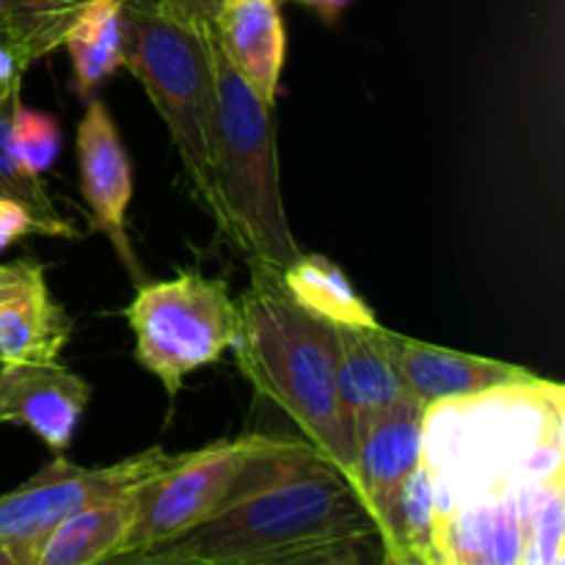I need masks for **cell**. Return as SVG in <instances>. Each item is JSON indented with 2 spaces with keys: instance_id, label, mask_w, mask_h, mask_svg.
<instances>
[{
  "instance_id": "6da1fadb",
  "label": "cell",
  "mask_w": 565,
  "mask_h": 565,
  "mask_svg": "<svg viewBox=\"0 0 565 565\" xmlns=\"http://www.w3.org/2000/svg\"><path fill=\"white\" fill-rule=\"evenodd\" d=\"M379 539L345 475L307 439L265 456L207 522L169 546L224 563H290Z\"/></svg>"
},
{
  "instance_id": "7a4b0ae2",
  "label": "cell",
  "mask_w": 565,
  "mask_h": 565,
  "mask_svg": "<svg viewBox=\"0 0 565 565\" xmlns=\"http://www.w3.org/2000/svg\"><path fill=\"white\" fill-rule=\"evenodd\" d=\"M252 281L237 298V367L279 406L303 439L353 486V439L337 392L334 326L309 315L268 265L248 263Z\"/></svg>"
},
{
  "instance_id": "3957f363",
  "label": "cell",
  "mask_w": 565,
  "mask_h": 565,
  "mask_svg": "<svg viewBox=\"0 0 565 565\" xmlns=\"http://www.w3.org/2000/svg\"><path fill=\"white\" fill-rule=\"evenodd\" d=\"M213 81V218L248 263L281 270L301 254V246L281 199L274 108L232 70L215 39Z\"/></svg>"
},
{
  "instance_id": "277c9868",
  "label": "cell",
  "mask_w": 565,
  "mask_h": 565,
  "mask_svg": "<svg viewBox=\"0 0 565 565\" xmlns=\"http://www.w3.org/2000/svg\"><path fill=\"white\" fill-rule=\"evenodd\" d=\"M125 61L169 127L199 202L213 215V33L210 22L185 20L163 0H121Z\"/></svg>"
},
{
  "instance_id": "5b68a950",
  "label": "cell",
  "mask_w": 565,
  "mask_h": 565,
  "mask_svg": "<svg viewBox=\"0 0 565 565\" xmlns=\"http://www.w3.org/2000/svg\"><path fill=\"white\" fill-rule=\"evenodd\" d=\"M125 318L136 334V362L169 397L180 395L188 375L232 351L237 334L230 285L196 268L166 281H143Z\"/></svg>"
},
{
  "instance_id": "8992f818",
  "label": "cell",
  "mask_w": 565,
  "mask_h": 565,
  "mask_svg": "<svg viewBox=\"0 0 565 565\" xmlns=\"http://www.w3.org/2000/svg\"><path fill=\"white\" fill-rule=\"evenodd\" d=\"M290 441L246 434L174 456L169 467L138 486L136 522L121 550L171 544L188 530L207 522L226 505L259 458L285 450Z\"/></svg>"
},
{
  "instance_id": "52a82bcc",
  "label": "cell",
  "mask_w": 565,
  "mask_h": 565,
  "mask_svg": "<svg viewBox=\"0 0 565 565\" xmlns=\"http://www.w3.org/2000/svg\"><path fill=\"white\" fill-rule=\"evenodd\" d=\"M174 452L149 447L108 467H81L55 452L31 480L0 494V546L20 565H36L44 541L61 522L108 494L136 489L166 469Z\"/></svg>"
},
{
  "instance_id": "ba28073f",
  "label": "cell",
  "mask_w": 565,
  "mask_h": 565,
  "mask_svg": "<svg viewBox=\"0 0 565 565\" xmlns=\"http://www.w3.org/2000/svg\"><path fill=\"white\" fill-rule=\"evenodd\" d=\"M75 158L92 232L103 235L114 246L132 285L141 287L147 281V270L127 235V210L132 202V163L121 143L119 127L103 99L92 97L86 103V114L77 121Z\"/></svg>"
},
{
  "instance_id": "9c48e42d",
  "label": "cell",
  "mask_w": 565,
  "mask_h": 565,
  "mask_svg": "<svg viewBox=\"0 0 565 565\" xmlns=\"http://www.w3.org/2000/svg\"><path fill=\"white\" fill-rule=\"evenodd\" d=\"M425 414L428 408L412 397L375 417L353 441V491L373 519L381 541L390 533L403 483L423 463Z\"/></svg>"
},
{
  "instance_id": "30bf717a",
  "label": "cell",
  "mask_w": 565,
  "mask_h": 565,
  "mask_svg": "<svg viewBox=\"0 0 565 565\" xmlns=\"http://www.w3.org/2000/svg\"><path fill=\"white\" fill-rule=\"evenodd\" d=\"M381 342H384L406 392L425 408H434L439 403L469 401V397L486 395L500 386L524 384V381L535 379V373L519 367V364L430 345V342L412 340L406 334H395L384 326H381Z\"/></svg>"
},
{
  "instance_id": "8fae6325",
  "label": "cell",
  "mask_w": 565,
  "mask_h": 565,
  "mask_svg": "<svg viewBox=\"0 0 565 565\" xmlns=\"http://www.w3.org/2000/svg\"><path fill=\"white\" fill-rule=\"evenodd\" d=\"M88 401V381L58 359L0 364V425H22L53 452L72 445Z\"/></svg>"
},
{
  "instance_id": "7c38bea8",
  "label": "cell",
  "mask_w": 565,
  "mask_h": 565,
  "mask_svg": "<svg viewBox=\"0 0 565 565\" xmlns=\"http://www.w3.org/2000/svg\"><path fill=\"white\" fill-rule=\"evenodd\" d=\"M75 320L50 296L36 259L0 263V364L55 362Z\"/></svg>"
},
{
  "instance_id": "4fadbf2b",
  "label": "cell",
  "mask_w": 565,
  "mask_h": 565,
  "mask_svg": "<svg viewBox=\"0 0 565 565\" xmlns=\"http://www.w3.org/2000/svg\"><path fill=\"white\" fill-rule=\"evenodd\" d=\"M530 486L463 502L445 513L436 511V561L441 565H519Z\"/></svg>"
},
{
  "instance_id": "5bb4252c",
  "label": "cell",
  "mask_w": 565,
  "mask_h": 565,
  "mask_svg": "<svg viewBox=\"0 0 565 565\" xmlns=\"http://www.w3.org/2000/svg\"><path fill=\"white\" fill-rule=\"evenodd\" d=\"M210 31L232 70L274 108L287 58L281 0H226L210 20Z\"/></svg>"
},
{
  "instance_id": "9a60e30c",
  "label": "cell",
  "mask_w": 565,
  "mask_h": 565,
  "mask_svg": "<svg viewBox=\"0 0 565 565\" xmlns=\"http://www.w3.org/2000/svg\"><path fill=\"white\" fill-rule=\"evenodd\" d=\"M337 334V392L345 412L351 439L390 408L412 401L384 342L381 323L370 329L334 326Z\"/></svg>"
},
{
  "instance_id": "2e32d148",
  "label": "cell",
  "mask_w": 565,
  "mask_h": 565,
  "mask_svg": "<svg viewBox=\"0 0 565 565\" xmlns=\"http://www.w3.org/2000/svg\"><path fill=\"white\" fill-rule=\"evenodd\" d=\"M136 489L88 502L44 541L36 565H94L125 546L136 522Z\"/></svg>"
},
{
  "instance_id": "e0dca14e",
  "label": "cell",
  "mask_w": 565,
  "mask_h": 565,
  "mask_svg": "<svg viewBox=\"0 0 565 565\" xmlns=\"http://www.w3.org/2000/svg\"><path fill=\"white\" fill-rule=\"evenodd\" d=\"M61 47L70 55L72 88L88 103L125 61L121 0H88L66 28Z\"/></svg>"
},
{
  "instance_id": "ac0fdd59",
  "label": "cell",
  "mask_w": 565,
  "mask_h": 565,
  "mask_svg": "<svg viewBox=\"0 0 565 565\" xmlns=\"http://www.w3.org/2000/svg\"><path fill=\"white\" fill-rule=\"evenodd\" d=\"M279 274L285 290L315 318L331 326H353V329L379 326V318L370 303L359 296L345 270L323 254L301 252Z\"/></svg>"
},
{
  "instance_id": "d6986e66",
  "label": "cell",
  "mask_w": 565,
  "mask_h": 565,
  "mask_svg": "<svg viewBox=\"0 0 565 565\" xmlns=\"http://www.w3.org/2000/svg\"><path fill=\"white\" fill-rule=\"evenodd\" d=\"M22 103V81L14 83L9 92L0 97V196L14 199V202L25 204L28 210L47 221L64 241H77V230L58 213L53 199L47 196V188L42 185L39 177L25 174L20 169L11 149V119H14L17 105Z\"/></svg>"
},
{
  "instance_id": "ffe728a7",
  "label": "cell",
  "mask_w": 565,
  "mask_h": 565,
  "mask_svg": "<svg viewBox=\"0 0 565 565\" xmlns=\"http://www.w3.org/2000/svg\"><path fill=\"white\" fill-rule=\"evenodd\" d=\"M88 0H9L11 11V50L25 66L47 58L61 47L66 28Z\"/></svg>"
},
{
  "instance_id": "44dd1931",
  "label": "cell",
  "mask_w": 565,
  "mask_h": 565,
  "mask_svg": "<svg viewBox=\"0 0 565 565\" xmlns=\"http://www.w3.org/2000/svg\"><path fill=\"white\" fill-rule=\"evenodd\" d=\"M563 469L530 486L524 497V552L519 565H555L563 557Z\"/></svg>"
},
{
  "instance_id": "7402d4cb",
  "label": "cell",
  "mask_w": 565,
  "mask_h": 565,
  "mask_svg": "<svg viewBox=\"0 0 565 565\" xmlns=\"http://www.w3.org/2000/svg\"><path fill=\"white\" fill-rule=\"evenodd\" d=\"M11 149L25 174L42 177L61 152L58 121L20 103L11 119Z\"/></svg>"
},
{
  "instance_id": "603a6c76",
  "label": "cell",
  "mask_w": 565,
  "mask_h": 565,
  "mask_svg": "<svg viewBox=\"0 0 565 565\" xmlns=\"http://www.w3.org/2000/svg\"><path fill=\"white\" fill-rule=\"evenodd\" d=\"M334 552H323V555L301 557V561H290V563H224V561L196 557L191 555V552H182L177 550V546L163 544V546H138V550H119L94 565H329Z\"/></svg>"
},
{
  "instance_id": "cb8c5ba5",
  "label": "cell",
  "mask_w": 565,
  "mask_h": 565,
  "mask_svg": "<svg viewBox=\"0 0 565 565\" xmlns=\"http://www.w3.org/2000/svg\"><path fill=\"white\" fill-rule=\"evenodd\" d=\"M31 235H44V237H61L47 221L39 218L33 210H28L25 204L14 202V199L0 196V252L9 248L11 243L22 241V237Z\"/></svg>"
},
{
  "instance_id": "d4e9b609",
  "label": "cell",
  "mask_w": 565,
  "mask_h": 565,
  "mask_svg": "<svg viewBox=\"0 0 565 565\" xmlns=\"http://www.w3.org/2000/svg\"><path fill=\"white\" fill-rule=\"evenodd\" d=\"M174 14L185 17V20H196V22H210L213 14L218 11L221 3L226 0H163ZM285 3V0H281Z\"/></svg>"
},
{
  "instance_id": "484cf974",
  "label": "cell",
  "mask_w": 565,
  "mask_h": 565,
  "mask_svg": "<svg viewBox=\"0 0 565 565\" xmlns=\"http://www.w3.org/2000/svg\"><path fill=\"white\" fill-rule=\"evenodd\" d=\"M290 3H298V6H303V9H309L315 17H318V20H323L326 25H337V22H340V17L345 14V11L351 9L356 0H290Z\"/></svg>"
},
{
  "instance_id": "4316f807",
  "label": "cell",
  "mask_w": 565,
  "mask_h": 565,
  "mask_svg": "<svg viewBox=\"0 0 565 565\" xmlns=\"http://www.w3.org/2000/svg\"><path fill=\"white\" fill-rule=\"evenodd\" d=\"M25 70L28 66L22 64L20 55H17L9 44H0V97H3L14 83L22 81Z\"/></svg>"
},
{
  "instance_id": "83f0119b",
  "label": "cell",
  "mask_w": 565,
  "mask_h": 565,
  "mask_svg": "<svg viewBox=\"0 0 565 565\" xmlns=\"http://www.w3.org/2000/svg\"><path fill=\"white\" fill-rule=\"evenodd\" d=\"M364 544H345L331 555L329 565H367L364 563Z\"/></svg>"
},
{
  "instance_id": "f1b7e54d",
  "label": "cell",
  "mask_w": 565,
  "mask_h": 565,
  "mask_svg": "<svg viewBox=\"0 0 565 565\" xmlns=\"http://www.w3.org/2000/svg\"><path fill=\"white\" fill-rule=\"evenodd\" d=\"M11 33H14V25H11L9 0H0V44L11 47Z\"/></svg>"
},
{
  "instance_id": "f546056e",
  "label": "cell",
  "mask_w": 565,
  "mask_h": 565,
  "mask_svg": "<svg viewBox=\"0 0 565 565\" xmlns=\"http://www.w3.org/2000/svg\"><path fill=\"white\" fill-rule=\"evenodd\" d=\"M384 565H441L439 561H423L414 555H384Z\"/></svg>"
},
{
  "instance_id": "4dcf8cb0",
  "label": "cell",
  "mask_w": 565,
  "mask_h": 565,
  "mask_svg": "<svg viewBox=\"0 0 565 565\" xmlns=\"http://www.w3.org/2000/svg\"><path fill=\"white\" fill-rule=\"evenodd\" d=\"M0 565H20V563L9 555V550H3V546H0Z\"/></svg>"
}]
</instances>
